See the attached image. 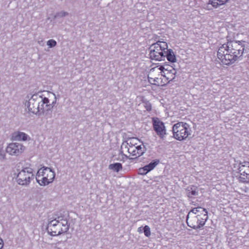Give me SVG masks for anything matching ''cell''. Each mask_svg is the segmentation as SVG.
<instances>
[{
    "mask_svg": "<svg viewBox=\"0 0 249 249\" xmlns=\"http://www.w3.org/2000/svg\"><path fill=\"white\" fill-rule=\"evenodd\" d=\"M56 96L49 91H41L34 93L28 101V110L34 115H41L50 110L56 103Z\"/></svg>",
    "mask_w": 249,
    "mask_h": 249,
    "instance_id": "6da1fadb",
    "label": "cell"
},
{
    "mask_svg": "<svg viewBox=\"0 0 249 249\" xmlns=\"http://www.w3.org/2000/svg\"><path fill=\"white\" fill-rule=\"evenodd\" d=\"M244 50V45L240 41H229L218 48L217 58L223 64L229 66L242 56Z\"/></svg>",
    "mask_w": 249,
    "mask_h": 249,
    "instance_id": "7a4b0ae2",
    "label": "cell"
},
{
    "mask_svg": "<svg viewBox=\"0 0 249 249\" xmlns=\"http://www.w3.org/2000/svg\"><path fill=\"white\" fill-rule=\"evenodd\" d=\"M176 71L169 64L162 65L151 69L147 75V79L151 85L164 86L175 78Z\"/></svg>",
    "mask_w": 249,
    "mask_h": 249,
    "instance_id": "3957f363",
    "label": "cell"
},
{
    "mask_svg": "<svg viewBox=\"0 0 249 249\" xmlns=\"http://www.w3.org/2000/svg\"><path fill=\"white\" fill-rule=\"evenodd\" d=\"M121 150L125 157L133 160L143 155L146 149L141 140L136 137H132L123 143Z\"/></svg>",
    "mask_w": 249,
    "mask_h": 249,
    "instance_id": "277c9868",
    "label": "cell"
},
{
    "mask_svg": "<svg viewBox=\"0 0 249 249\" xmlns=\"http://www.w3.org/2000/svg\"><path fill=\"white\" fill-rule=\"evenodd\" d=\"M208 218V213L203 207L194 208L188 213L186 217L187 225L193 229H199L203 227Z\"/></svg>",
    "mask_w": 249,
    "mask_h": 249,
    "instance_id": "5b68a950",
    "label": "cell"
},
{
    "mask_svg": "<svg viewBox=\"0 0 249 249\" xmlns=\"http://www.w3.org/2000/svg\"><path fill=\"white\" fill-rule=\"evenodd\" d=\"M70 224L68 221L63 217H60L51 220L47 227V231L52 236H60L68 231Z\"/></svg>",
    "mask_w": 249,
    "mask_h": 249,
    "instance_id": "8992f818",
    "label": "cell"
},
{
    "mask_svg": "<svg viewBox=\"0 0 249 249\" xmlns=\"http://www.w3.org/2000/svg\"><path fill=\"white\" fill-rule=\"evenodd\" d=\"M168 43L164 41H158L152 44L149 49L150 57L152 60L161 61L166 58L168 51Z\"/></svg>",
    "mask_w": 249,
    "mask_h": 249,
    "instance_id": "52a82bcc",
    "label": "cell"
},
{
    "mask_svg": "<svg viewBox=\"0 0 249 249\" xmlns=\"http://www.w3.org/2000/svg\"><path fill=\"white\" fill-rule=\"evenodd\" d=\"M55 178L56 173L54 170L46 167L41 168L36 175L37 182L42 186H45L52 183Z\"/></svg>",
    "mask_w": 249,
    "mask_h": 249,
    "instance_id": "ba28073f",
    "label": "cell"
},
{
    "mask_svg": "<svg viewBox=\"0 0 249 249\" xmlns=\"http://www.w3.org/2000/svg\"><path fill=\"white\" fill-rule=\"evenodd\" d=\"M173 136L176 140L182 141L188 137L190 129L186 123L179 122L174 125L172 128Z\"/></svg>",
    "mask_w": 249,
    "mask_h": 249,
    "instance_id": "9c48e42d",
    "label": "cell"
},
{
    "mask_svg": "<svg viewBox=\"0 0 249 249\" xmlns=\"http://www.w3.org/2000/svg\"><path fill=\"white\" fill-rule=\"evenodd\" d=\"M35 177V172L31 168H26L18 173L16 177V182L22 186L29 185Z\"/></svg>",
    "mask_w": 249,
    "mask_h": 249,
    "instance_id": "30bf717a",
    "label": "cell"
},
{
    "mask_svg": "<svg viewBox=\"0 0 249 249\" xmlns=\"http://www.w3.org/2000/svg\"><path fill=\"white\" fill-rule=\"evenodd\" d=\"M25 147L18 143H11L6 147V153L11 156H17L22 154L24 152Z\"/></svg>",
    "mask_w": 249,
    "mask_h": 249,
    "instance_id": "8fae6325",
    "label": "cell"
},
{
    "mask_svg": "<svg viewBox=\"0 0 249 249\" xmlns=\"http://www.w3.org/2000/svg\"><path fill=\"white\" fill-rule=\"evenodd\" d=\"M152 121L153 127L156 134L160 138H164L166 134V129L164 123L157 117L152 118Z\"/></svg>",
    "mask_w": 249,
    "mask_h": 249,
    "instance_id": "7c38bea8",
    "label": "cell"
},
{
    "mask_svg": "<svg viewBox=\"0 0 249 249\" xmlns=\"http://www.w3.org/2000/svg\"><path fill=\"white\" fill-rule=\"evenodd\" d=\"M249 162H244L241 163L238 168V174L242 182H249Z\"/></svg>",
    "mask_w": 249,
    "mask_h": 249,
    "instance_id": "4fadbf2b",
    "label": "cell"
},
{
    "mask_svg": "<svg viewBox=\"0 0 249 249\" xmlns=\"http://www.w3.org/2000/svg\"><path fill=\"white\" fill-rule=\"evenodd\" d=\"M10 139L14 141L26 142L29 141L31 139V138L25 132H20V131H17V132H14L11 135Z\"/></svg>",
    "mask_w": 249,
    "mask_h": 249,
    "instance_id": "5bb4252c",
    "label": "cell"
},
{
    "mask_svg": "<svg viewBox=\"0 0 249 249\" xmlns=\"http://www.w3.org/2000/svg\"><path fill=\"white\" fill-rule=\"evenodd\" d=\"M159 162L160 161L159 160L156 159L152 161L149 164L139 168L138 170V173L141 175H146V174L153 170L158 165Z\"/></svg>",
    "mask_w": 249,
    "mask_h": 249,
    "instance_id": "9a60e30c",
    "label": "cell"
},
{
    "mask_svg": "<svg viewBox=\"0 0 249 249\" xmlns=\"http://www.w3.org/2000/svg\"><path fill=\"white\" fill-rule=\"evenodd\" d=\"M186 194L190 198H194L198 195L199 190L196 186H191L188 187L186 190Z\"/></svg>",
    "mask_w": 249,
    "mask_h": 249,
    "instance_id": "2e32d148",
    "label": "cell"
},
{
    "mask_svg": "<svg viewBox=\"0 0 249 249\" xmlns=\"http://www.w3.org/2000/svg\"><path fill=\"white\" fill-rule=\"evenodd\" d=\"M229 1L230 0H209L208 4L212 7L217 9L226 4L229 2Z\"/></svg>",
    "mask_w": 249,
    "mask_h": 249,
    "instance_id": "e0dca14e",
    "label": "cell"
},
{
    "mask_svg": "<svg viewBox=\"0 0 249 249\" xmlns=\"http://www.w3.org/2000/svg\"><path fill=\"white\" fill-rule=\"evenodd\" d=\"M166 58L168 61L171 63H175L177 60L175 54L174 53L172 50H171V49H168Z\"/></svg>",
    "mask_w": 249,
    "mask_h": 249,
    "instance_id": "ac0fdd59",
    "label": "cell"
},
{
    "mask_svg": "<svg viewBox=\"0 0 249 249\" xmlns=\"http://www.w3.org/2000/svg\"><path fill=\"white\" fill-rule=\"evenodd\" d=\"M122 168V165L121 163H114V164L109 165V169L113 170L115 172H118L119 171H121Z\"/></svg>",
    "mask_w": 249,
    "mask_h": 249,
    "instance_id": "d6986e66",
    "label": "cell"
},
{
    "mask_svg": "<svg viewBox=\"0 0 249 249\" xmlns=\"http://www.w3.org/2000/svg\"><path fill=\"white\" fill-rule=\"evenodd\" d=\"M143 232L146 236L147 237H150L151 235V231H150V227L147 225L145 226L143 228Z\"/></svg>",
    "mask_w": 249,
    "mask_h": 249,
    "instance_id": "ffe728a7",
    "label": "cell"
},
{
    "mask_svg": "<svg viewBox=\"0 0 249 249\" xmlns=\"http://www.w3.org/2000/svg\"><path fill=\"white\" fill-rule=\"evenodd\" d=\"M56 41L54 39H50L49 41H47V45L49 47V48H54L56 46Z\"/></svg>",
    "mask_w": 249,
    "mask_h": 249,
    "instance_id": "44dd1931",
    "label": "cell"
},
{
    "mask_svg": "<svg viewBox=\"0 0 249 249\" xmlns=\"http://www.w3.org/2000/svg\"><path fill=\"white\" fill-rule=\"evenodd\" d=\"M67 13H67V12H59V13H56V14L55 15V16H54V18H55V19H56V18H59V17H64V16H65V14Z\"/></svg>",
    "mask_w": 249,
    "mask_h": 249,
    "instance_id": "7402d4cb",
    "label": "cell"
},
{
    "mask_svg": "<svg viewBox=\"0 0 249 249\" xmlns=\"http://www.w3.org/2000/svg\"><path fill=\"white\" fill-rule=\"evenodd\" d=\"M4 242L2 238L0 237V249L4 248Z\"/></svg>",
    "mask_w": 249,
    "mask_h": 249,
    "instance_id": "603a6c76",
    "label": "cell"
}]
</instances>
